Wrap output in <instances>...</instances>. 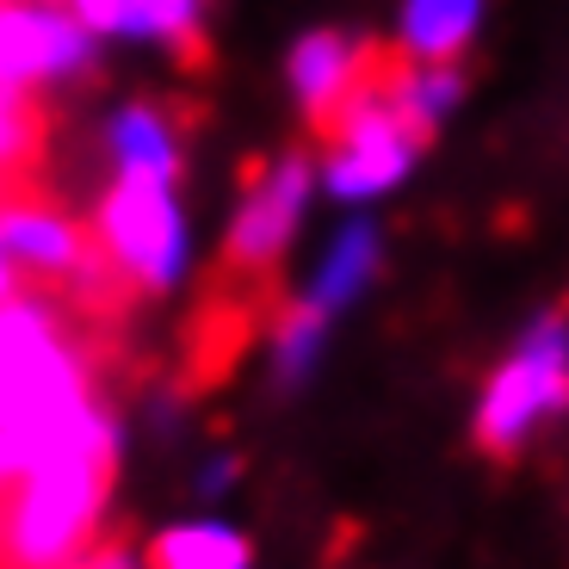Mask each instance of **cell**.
I'll list each match as a JSON object with an SVG mask.
<instances>
[{
  "label": "cell",
  "instance_id": "ba28073f",
  "mask_svg": "<svg viewBox=\"0 0 569 569\" xmlns=\"http://www.w3.org/2000/svg\"><path fill=\"white\" fill-rule=\"evenodd\" d=\"M284 74H291V93H298L303 112H310L316 124H328V118L366 87V50H359L347 31H303V38L291 43Z\"/></svg>",
  "mask_w": 569,
  "mask_h": 569
},
{
  "label": "cell",
  "instance_id": "7c38bea8",
  "mask_svg": "<svg viewBox=\"0 0 569 569\" xmlns=\"http://www.w3.org/2000/svg\"><path fill=\"white\" fill-rule=\"evenodd\" d=\"M385 100L397 106V118L427 142L458 112V100H465V69H458V62H409V69H397L385 81Z\"/></svg>",
  "mask_w": 569,
  "mask_h": 569
},
{
  "label": "cell",
  "instance_id": "ac0fdd59",
  "mask_svg": "<svg viewBox=\"0 0 569 569\" xmlns=\"http://www.w3.org/2000/svg\"><path fill=\"white\" fill-rule=\"evenodd\" d=\"M69 569H149V563L137 551H124V545H87Z\"/></svg>",
  "mask_w": 569,
  "mask_h": 569
},
{
  "label": "cell",
  "instance_id": "2e32d148",
  "mask_svg": "<svg viewBox=\"0 0 569 569\" xmlns=\"http://www.w3.org/2000/svg\"><path fill=\"white\" fill-rule=\"evenodd\" d=\"M199 26H204V0H124V26L118 31L186 50V43L199 38Z\"/></svg>",
  "mask_w": 569,
  "mask_h": 569
},
{
  "label": "cell",
  "instance_id": "7a4b0ae2",
  "mask_svg": "<svg viewBox=\"0 0 569 569\" xmlns=\"http://www.w3.org/2000/svg\"><path fill=\"white\" fill-rule=\"evenodd\" d=\"M563 415H569V316H539L489 366L477 409H470V433H477L483 452L513 458Z\"/></svg>",
  "mask_w": 569,
  "mask_h": 569
},
{
  "label": "cell",
  "instance_id": "9c48e42d",
  "mask_svg": "<svg viewBox=\"0 0 569 569\" xmlns=\"http://www.w3.org/2000/svg\"><path fill=\"white\" fill-rule=\"evenodd\" d=\"M378 267H385V236H378V223H371V217H347V223L328 236V248L316 254L310 284H303V303L335 322V316L353 310V303L371 291Z\"/></svg>",
  "mask_w": 569,
  "mask_h": 569
},
{
  "label": "cell",
  "instance_id": "6da1fadb",
  "mask_svg": "<svg viewBox=\"0 0 569 569\" xmlns=\"http://www.w3.org/2000/svg\"><path fill=\"white\" fill-rule=\"evenodd\" d=\"M118 470V421L93 402L0 501L7 569H69L93 545Z\"/></svg>",
  "mask_w": 569,
  "mask_h": 569
},
{
  "label": "cell",
  "instance_id": "9a60e30c",
  "mask_svg": "<svg viewBox=\"0 0 569 569\" xmlns=\"http://www.w3.org/2000/svg\"><path fill=\"white\" fill-rule=\"evenodd\" d=\"M38 137H43V112L31 100V87L0 81V199L26 192V173L38 168Z\"/></svg>",
  "mask_w": 569,
  "mask_h": 569
},
{
  "label": "cell",
  "instance_id": "8992f818",
  "mask_svg": "<svg viewBox=\"0 0 569 569\" xmlns=\"http://www.w3.org/2000/svg\"><path fill=\"white\" fill-rule=\"evenodd\" d=\"M93 62V31L57 0H0V81L38 87L81 74Z\"/></svg>",
  "mask_w": 569,
  "mask_h": 569
},
{
  "label": "cell",
  "instance_id": "3957f363",
  "mask_svg": "<svg viewBox=\"0 0 569 569\" xmlns=\"http://www.w3.org/2000/svg\"><path fill=\"white\" fill-rule=\"evenodd\" d=\"M93 248L112 260V272L137 291H173L192 260V229L173 199V180H137L118 173L93 217Z\"/></svg>",
  "mask_w": 569,
  "mask_h": 569
},
{
  "label": "cell",
  "instance_id": "ffe728a7",
  "mask_svg": "<svg viewBox=\"0 0 569 569\" xmlns=\"http://www.w3.org/2000/svg\"><path fill=\"white\" fill-rule=\"evenodd\" d=\"M19 298V267H13V254L0 248V303H13Z\"/></svg>",
  "mask_w": 569,
  "mask_h": 569
},
{
  "label": "cell",
  "instance_id": "5b68a950",
  "mask_svg": "<svg viewBox=\"0 0 569 569\" xmlns=\"http://www.w3.org/2000/svg\"><path fill=\"white\" fill-rule=\"evenodd\" d=\"M310 192H316V161L310 156H279L254 186L242 192L236 217H229V236H223V260L236 272H272L298 236L303 211H310Z\"/></svg>",
  "mask_w": 569,
  "mask_h": 569
},
{
  "label": "cell",
  "instance_id": "4fadbf2b",
  "mask_svg": "<svg viewBox=\"0 0 569 569\" xmlns=\"http://www.w3.org/2000/svg\"><path fill=\"white\" fill-rule=\"evenodd\" d=\"M112 161L118 173H137V180H180V137L156 106H124L112 118Z\"/></svg>",
  "mask_w": 569,
  "mask_h": 569
},
{
  "label": "cell",
  "instance_id": "5bb4252c",
  "mask_svg": "<svg viewBox=\"0 0 569 569\" xmlns=\"http://www.w3.org/2000/svg\"><path fill=\"white\" fill-rule=\"evenodd\" d=\"M328 353V316L310 310V303H291V310L272 322V341H267V359H272V378H279V390H298L316 378V366H322Z\"/></svg>",
  "mask_w": 569,
  "mask_h": 569
},
{
  "label": "cell",
  "instance_id": "8fae6325",
  "mask_svg": "<svg viewBox=\"0 0 569 569\" xmlns=\"http://www.w3.org/2000/svg\"><path fill=\"white\" fill-rule=\"evenodd\" d=\"M149 569H254V545L242 527L204 513V520H180V527L156 532Z\"/></svg>",
  "mask_w": 569,
  "mask_h": 569
},
{
  "label": "cell",
  "instance_id": "277c9868",
  "mask_svg": "<svg viewBox=\"0 0 569 569\" xmlns=\"http://www.w3.org/2000/svg\"><path fill=\"white\" fill-rule=\"evenodd\" d=\"M421 161V137L397 118V106L385 100V87H359L341 112L328 118V156L316 161L328 199L341 204H371L397 192Z\"/></svg>",
  "mask_w": 569,
  "mask_h": 569
},
{
  "label": "cell",
  "instance_id": "52a82bcc",
  "mask_svg": "<svg viewBox=\"0 0 569 569\" xmlns=\"http://www.w3.org/2000/svg\"><path fill=\"white\" fill-rule=\"evenodd\" d=\"M0 248L13 254L19 272H38V279H74L81 260L93 254L81 229L69 223L62 211H50L31 192H7L0 199Z\"/></svg>",
  "mask_w": 569,
  "mask_h": 569
},
{
  "label": "cell",
  "instance_id": "e0dca14e",
  "mask_svg": "<svg viewBox=\"0 0 569 569\" xmlns=\"http://www.w3.org/2000/svg\"><path fill=\"white\" fill-rule=\"evenodd\" d=\"M69 13L81 19L87 31H118L124 26V0H69Z\"/></svg>",
  "mask_w": 569,
  "mask_h": 569
},
{
  "label": "cell",
  "instance_id": "d6986e66",
  "mask_svg": "<svg viewBox=\"0 0 569 569\" xmlns=\"http://www.w3.org/2000/svg\"><path fill=\"white\" fill-rule=\"evenodd\" d=\"M229 483H236V458H229V452L211 458V465L199 470V496H223Z\"/></svg>",
  "mask_w": 569,
  "mask_h": 569
},
{
  "label": "cell",
  "instance_id": "30bf717a",
  "mask_svg": "<svg viewBox=\"0 0 569 569\" xmlns=\"http://www.w3.org/2000/svg\"><path fill=\"white\" fill-rule=\"evenodd\" d=\"M489 0H402L397 7V43L409 62H458L477 38Z\"/></svg>",
  "mask_w": 569,
  "mask_h": 569
}]
</instances>
